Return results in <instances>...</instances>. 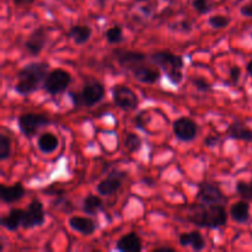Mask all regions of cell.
<instances>
[{
	"label": "cell",
	"instance_id": "1",
	"mask_svg": "<svg viewBox=\"0 0 252 252\" xmlns=\"http://www.w3.org/2000/svg\"><path fill=\"white\" fill-rule=\"evenodd\" d=\"M186 219L199 228L219 229L226 225L228 216L224 204H207L198 202L187 208Z\"/></svg>",
	"mask_w": 252,
	"mask_h": 252
},
{
	"label": "cell",
	"instance_id": "2",
	"mask_svg": "<svg viewBox=\"0 0 252 252\" xmlns=\"http://www.w3.org/2000/svg\"><path fill=\"white\" fill-rule=\"evenodd\" d=\"M49 64L44 62H33L17 73V81L15 84V91L20 96H29L36 93L39 86L43 85L44 79L49 73Z\"/></svg>",
	"mask_w": 252,
	"mask_h": 252
},
{
	"label": "cell",
	"instance_id": "3",
	"mask_svg": "<svg viewBox=\"0 0 252 252\" xmlns=\"http://www.w3.org/2000/svg\"><path fill=\"white\" fill-rule=\"evenodd\" d=\"M150 61L159 66L172 85H180L184 79L182 69L185 66V61L181 56L172 53L170 51H158L150 56Z\"/></svg>",
	"mask_w": 252,
	"mask_h": 252
},
{
	"label": "cell",
	"instance_id": "4",
	"mask_svg": "<svg viewBox=\"0 0 252 252\" xmlns=\"http://www.w3.org/2000/svg\"><path fill=\"white\" fill-rule=\"evenodd\" d=\"M71 83V75L62 68L53 69L47 74L43 83V89L51 96H57L66 91Z\"/></svg>",
	"mask_w": 252,
	"mask_h": 252
},
{
	"label": "cell",
	"instance_id": "5",
	"mask_svg": "<svg viewBox=\"0 0 252 252\" xmlns=\"http://www.w3.org/2000/svg\"><path fill=\"white\" fill-rule=\"evenodd\" d=\"M52 121L47 116L39 115V113H24L17 118V126L22 134L26 138L31 139L38 133L41 128L51 125Z\"/></svg>",
	"mask_w": 252,
	"mask_h": 252
},
{
	"label": "cell",
	"instance_id": "6",
	"mask_svg": "<svg viewBox=\"0 0 252 252\" xmlns=\"http://www.w3.org/2000/svg\"><path fill=\"white\" fill-rule=\"evenodd\" d=\"M113 102L123 111H133L138 107V96L130 88L125 84H117L112 88Z\"/></svg>",
	"mask_w": 252,
	"mask_h": 252
},
{
	"label": "cell",
	"instance_id": "7",
	"mask_svg": "<svg viewBox=\"0 0 252 252\" xmlns=\"http://www.w3.org/2000/svg\"><path fill=\"white\" fill-rule=\"evenodd\" d=\"M197 201L207 204H225L228 203V197L223 193L218 185L203 181L198 184Z\"/></svg>",
	"mask_w": 252,
	"mask_h": 252
},
{
	"label": "cell",
	"instance_id": "8",
	"mask_svg": "<svg viewBox=\"0 0 252 252\" xmlns=\"http://www.w3.org/2000/svg\"><path fill=\"white\" fill-rule=\"evenodd\" d=\"M105 86L100 81L94 80V79L86 81V84L84 85L83 90L80 93L81 106L94 107V106L102 101V98L105 97Z\"/></svg>",
	"mask_w": 252,
	"mask_h": 252
},
{
	"label": "cell",
	"instance_id": "9",
	"mask_svg": "<svg viewBox=\"0 0 252 252\" xmlns=\"http://www.w3.org/2000/svg\"><path fill=\"white\" fill-rule=\"evenodd\" d=\"M44 219H46V213H44L43 203L39 199L33 198L25 211L21 226L24 229H33L42 225Z\"/></svg>",
	"mask_w": 252,
	"mask_h": 252
},
{
	"label": "cell",
	"instance_id": "10",
	"mask_svg": "<svg viewBox=\"0 0 252 252\" xmlns=\"http://www.w3.org/2000/svg\"><path fill=\"white\" fill-rule=\"evenodd\" d=\"M175 137L181 142H192L198 134V126L189 117H180L172 125Z\"/></svg>",
	"mask_w": 252,
	"mask_h": 252
},
{
	"label": "cell",
	"instance_id": "11",
	"mask_svg": "<svg viewBox=\"0 0 252 252\" xmlns=\"http://www.w3.org/2000/svg\"><path fill=\"white\" fill-rule=\"evenodd\" d=\"M115 58L117 59L118 64L127 70H132L135 66L143 63H147V54L143 52L128 51V49H115L113 51Z\"/></svg>",
	"mask_w": 252,
	"mask_h": 252
},
{
	"label": "cell",
	"instance_id": "12",
	"mask_svg": "<svg viewBox=\"0 0 252 252\" xmlns=\"http://www.w3.org/2000/svg\"><path fill=\"white\" fill-rule=\"evenodd\" d=\"M126 177H127V172L125 171L115 170V171L110 172V175L97 185L96 189H97L98 194H101V196H112V194H115L122 187Z\"/></svg>",
	"mask_w": 252,
	"mask_h": 252
},
{
	"label": "cell",
	"instance_id": "13",
	"mask_svg": "<svg viewBox=\"0 0 252 252\" xmlns=\"http://www.w3.org/2000/svg\"><path fill=\"white\" fill-rule=\"evenodd\" d=\"M47 39H48L47 30L44 27H37L29 34L27 39L25 41V48L32 57L38 56L46 47Z\"/></svg>",
	"mask_w": 252,
	"mask_h": 252
},
{
	"label": "cell",
	"instance_id": "14",
	"mask_svg": "<svg viewBox=\"0 0 252 252\" xmlns=\"http://www.w3.org/2000/svg\"><path fill=\"white\" fill-rule=\"evenodd\" d=\"M130 73L135 80L143 84H155L160 79V71L153 66L147 65V63H143L133 68Z\"/></svg>",
	"mask_w": 252,
	"mask_h": 252
},
{
	"label": "cell",
	"instance_id": "15",
	"mask_svg": "<svg viewBox=\"0 0 252 252\" xmlns=\"http://www.w3.org/2000/svg\"><path fill=\"white\" fill-rule=\"evenodd\" d=\"M25 193H26V189L21 182H16L12 186H5V185L0 186V199L2 203H15L20 201L25 196Z\"/></svg>",
	"mask_w": 252,
	"mask_h": 252
},
{
	"label": "cell",
	"instance_id": "16",
	"mask_svg": "<svg viewBox=\"0 0 252 252\" xmlns=\"http://www.w3.org/2000/svg\"><path fill=\"white\" fill-rule=\"evenodd\" d=\"M68 224L74 231L85 236L93 235L97 229L95 221L91 218H86V217H71V218H69Z\"/></svg>",
	"mask_w": 252,
	"mask_h": 252
},
{
	"label": "cell",
	"instance_id": "17",
	"mask_svg": "<svg viewBox=\"0 0 252 252\" xmlns=\"http://www.w3.org/2000/svg\"><path fill=\"white\" fill-rule=\"evenodd\" d=\"M226 137L229 139L252 143V129L246 127L244 123L236 121V122H233L231 125H229V127L226 128Z\"/></svg>",
	"mask_w": 252,
	"mask_h": 252
},
{
	"label": "cell",
	"instance_id": "18",
	"mask_svg": "<svg viewBox=\"0 0 252 252\" xmlns=\"http://www.w3.org/2000/svg\"><path fill=\"white\" fill-rule=\"evenodd\" d=\"M24 209L20 208H12L10 209L9 213L5 217L0 219V224L2 228L10 231H16L20 226L22 225V220H24Z\"/></svg>",
	"mask_w": 252,
	"mask_h": 252
},
{
	"label": "cell",
	"instance_id": "19",
	"mask_svg": "<svg viewBox=\"0 0 252 252\" xmlns=\"http://www.w3.org/2000/svg\"><path fill=\"white\" fill-rule=\"evenodd\" d=\"M179 243L181 246H191L194 251H202L206 248V240L198 230L181 234L179 236Z\"/></svg>",
	"mask_w": 252,
	"mask_h": 252
},
{
	"label": "cell",
	"instance_id": "20",
	"mask_svg": "<svg viewBox=\"0 0 252 252\" xmlns=\"http://www.w3.org/2000/svg\"><path fill=\"white\" fill-rule=\"evenodd\" d=\"M142 239L135 233H129L123 235L117 241V250L122 252H139L142 251Z\"/></svg>",
	"mask_w": 252,
	"mask_h": 252
},
{
	"label": "cell",
	"instance_id": "21",
	"mask_svg": "<svg viewBox=\"0 0 252 252\" xmlns=\"http://www.w3.org/2000/svg\"><path fill=\"white\" fill-rule=\"evenodd\" d=\"M230 216L235 223L245 224L250 219V203L246 199L234 203L230 208Z\"/></svg>",
	"mask_w": 252,
	"mask_h": 252
},
{
	"label": "cell",
	"instance_id": "22",
	"mask_svg": "<svg viewBox=\"0 0 252 252\" xmlns=\"http://www.w3.org/2000/svg\"><path fill=\"white\" fill-rule=\"evenodd\" d=\"M91 34H93V30L88 25H74L68 31V37L73 39L74 43L78 46L85 44L91 38Z\"/></svg>",
	"mask_w": 252,
	"mask_h": 252
},
{
	"label": "cell",
	"instance_id": "23",
	"mask_svg": "<svg viewBox=\"0 0 252 252\" xmlns=\"http://www.w3.org/2000/svg\"><path fill=\"white\" fill-rule=\"evenodd\" d=\"M59 145V140L53 133H43V134L39 135L38 140H37V148L39 149V152H42L43 154H52L57 150Z\"/></svg>",
	"mask_w": 252,
	"mask_h": 252
},
{
	"label": "cell",
	"instance_id": "24",
	"mask_svg": "<svg viewBox=\"0 0 252 252\" xmlns=\"http://www.w3.org/2000/svg\"><path fill=\"white\" fill-rule=\"evenodd\" d=\"M103 209V202L96 194H88L83 201V211L89 216H95Z\"/></svg>",
	"mask_w": 252,
	"mask_h": 252
},
{
	"label": "cell",
	"instance_id": "25",
	"mask_svg": "<svg viewBox=\"0 0 252 252\" xmlns=\"http://www.w3.org/2000/svg\"><path fill=\"white\" fill-rule=\"evenodd\" d=\"M105 37L106 41L110 44H118L121 42H123V39H125L123 30L120 25H115L113 27H110L108 30H106Z\"/></svg>",
	"mask_w": 252,
	"mask_h": 252
},
{
	"label": "cell",
	"instance_id": "26",
	"mask_svg": "<svg viewBox=\"0 0 252 252\" xmlns=\"http://www.w3.org/2000/svg\"><path fill=\"white\" fill-rule=\"evenodd\" d=\"M125 148L129 154H134L142 148V139L135 133H127L125 137Z\"/></svg>",
	"mask_w": 252,
	"mask_h": 252
},
{
	"label": "cell",
	"instance_id": "27",
	"mask_svg": "<svg viewBox=\"0 0 252 252\" xmlns=\"http://www.w3.org/2000/svg\"><path fill=\"white\" fill-rule=\"evenodd\" d=\"M236 193L243 199L252 202V180L250 182H246L240 180L236 184Z\"/></svg>",
	"mask_w": 252,
	"mask_h": 252
},
{
	"label": "cell",
	"instance_id": "28",
	"mask_svg": "<svg viewBox=\"0 0 252 252\" xmlns=\"http://www.w3.org/2000/svg\"><path fill=\"white\" fill-rule=\"evenodd\" d=\"M230 22L231 19L229 16H225V15H213L208 19L209 26L217 30L226 29L230 25Z\"/></svg>",
	"mask_w": 252,
	"mask_h": 252
},
{
	"label": "cell",
	"instance_id": "29",
	"mask_svg": "<svg viewBox=\"0 0 252 252\" xmlns=\"http://www.w3.org/2000/svg\"><path fill=\"white\" fill-rule=\"evenodd\" d=\"M11 153V140L7 135L0 134V160L4 161L10 157Z\"/></svg>",
	"mask_w": 252,
	"mask_h": 252
},
{
	"label": "cell",
	"instance_id": "30",
	"mask_svg": "<svg viewBox=\"0 0 252 252\" xmlns=\"http://www.w3.org/2000/svg\"><path fill=\"white\" fill-rule=\"evenodd\" d=\"M192 5H193L194 10L201 15L208 14L213 9V5H212L211 0H193Z\"/></svg>",
	"mask_w": 252,
	"mask_h": 252
},
{
	"label": "cell",
	"instance_id": "31",
	"mask_svg": "<svg viewBox=\"0 0 252 252\" xmlns=\"http://www.w3.org/2000/svg\"><path fill=\"white\" fill-rule=\"evenodd\" d=\"M192 84H193V86L197 90L202 91V93L212 91V84L204 78H193L192 79Z\"/></svg>",
	"mask_w": 252,
	"mask_h": 252
},
{
	"label": "cell",
	"instance_id": "32",
	"mask_svg": "<svg viewBox=\"0 0 252 252\" xmlns=\"http://www.w3.org/2000/svg\"><path fill=\"white\" fill-rule=\"evenodd\" d=\"M229 75H230V79L231 81H233V84H238L239 80H240V76H241V69L239 68V66L234 65L230 68V71H229Z\"/></svg>",
	"mask_w": 252,
	"mask_h": 252
},
{
	"label": "cell",
	"instance_id": "33",
	"mask_svg": "<svg viewBox=\"0 0 252 252\" xmlns=\"http://www.w3.org/2000/svg\"><path fill=\"white\" fill-rule=\"evenodd\" d=\"M240 12H241V15H243V16L252 17V1L248 2V4H245L244 6H241Z\"/></svg>",
	"mask_w": 252,
	"mask_h": 252
},
{
	"label": "cell",
	"instance_id": "34",
	"mask_svg": "<svg viewBox=\"0 0 252 252\" xmlns=\"http://www.w3.org/2000/svg\"><path fill=\"white\" fill-rule=\"evenodd\" d=\"M69 96H70L71 101H73V105L75 107H81V98H80V94H76L74 91H70L69 93Z\"/></svg>",
	"mask_w": 252,
	"mask_h": 252
},
{
	"label": "cell",
	"instance_id": "35",
	"mask_svg": "<svg viewBox=\"0 0 252 252\" xmlns=\"http://www.w3.org/2000/svg\"><path fill=\"white\" fill-rule=\"evenodd\" d=\"M218 142V137H216V135H209V137H207L206 139H204V145H206V147H214V145H217Z\"/></svg>",
	"mask_w": 252,
	"mask_h": 252
},
{
	"label": "cell",
	"instance_id": "36",
	"mask_svg": "<svg viewBox=\"0 0 252 252\" xmlns=\"http://www.w3.org/2000/svg\"><path fill=\"white\" fill-rule=\"evenodd\" d=\"M34 1H36V0H14V2L17 5V6L30 5V4H32V2H34Z\"/></svg>",
	"mask_w": 252,
	"mask_h": 252
},
{
	"label": "cell",
	"instance_id": "37",
	"mask_svg": "<svg viewBox=\"0 0 252 252\" xmlns=\"http://www.w3.org/2000/svg\"><path fill=\"white\" fill-rule=\"evenodd\" d=\"M175 249L169 248V246H161V248L154 249V252H174Z\"/></svg>",
	"mask_w": 252,
	"mask_h": 252
},
{
	"label": "cell",
	"instance_id": "38",
	"mask_svg": "<svg viewBox=\"0 0 252 252\" xmlns=\"http://www.w3.org/2000/svg\"><path fill=\"white\" fill-rule=\"evenodd\" d=\"M246 69H248V73L250 74L251 78H252V59L248 63V66H246Z\"/></svg>",
	"mask_w": 252,
	"mask_h": 252
},
{
	"label": "cell",
	"instance_id": "39",
	"mask_svg": "<svg viewBox=\"0 0 252 252\" xmlns=\"http://www.w3.org/2000/svg\"><path fill=\"white\" fill-rule=\"evenodd\" d=\"M135 1H147V0H135Z\"/></svg>",
	"mask_w": 252,
	"mask_h": 252
},
{
	"label": "cell",
	"instance_id": "40",
	"mask_svg": "<svg viewBox=\"0 0 252 252\" xmlns=\"http://www.w3.org/2000/svg\"><path fill=\"white\" fill-rule=\"evenodd\" d=\"M98 1H101V2H103V1H106V0H98Z\"/></svg>",
	"mask_w": 252,
	"mask_h": 252
}]
</instances>
